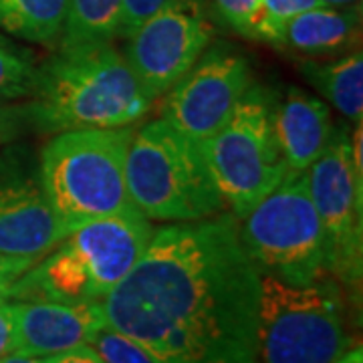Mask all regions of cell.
Listing matches in <instances>:
<instances>
[{
	"instance_id": "obj_1",
	"label": "cell",
	"mask_w": 363,
	"mask_h": 363,
	"mask_svg": "<svg viewBox=\"0 0 363 363\" xmlns=\"http://www.w3.org/2000/svg\"><path fill=\"white\" fill-rule=\"evenodd\" d=\"M260 277L233 214L166 224L101 301L157 363H257Z\"/></svg>"
},
{
	"instance_id": "obj_2",
	"label": "cell",
	"mask_w": 363,
	"mask_h": 363,
	"mask_svg": "<svg viewBox=\"0 0 363 363\" xmlns=\"http://www.w3.org/2000/svg\"><path fill=\"white\" fill-rule=\"evenodd\" d=\"M28 99L30 125L52 135L69 130L131 128L154 105L113 40L59 47L55 57L37 67Z\"/></svg>"
},
{
	"instance_id": "obj_3",
	"label": "cell",
	"mask_w": 363,
	"mask_h": 363,
	"mask_svg": "<svg viewBox=\"0 0 363 363\" xmlns=\"http://www.w3.org/2000/svg\"><path fill=\"white\" fill-rule=\"evenodd\" d=\"M154 224L138 208L75 226L16 281L9 301H104L138 264Z\"/></svg>"
},
{
	"instance_id": "obj_4",
	"label": "cell",
	"mask_w": 363,
	"mask_h": 363,
	"mask_svg": "<svg viewBox=\"0 0 363 363\" xmlns=\"http://www.w3.org/2000/svg\"><path fill=\"white\" fill-rule=\"evenodd\" d=\"M131 128L55 133L39 157L40 184L57 218L71 233L83 222L131 210L128 150Z\"/></svg>"
},
{
	"instance_id": "obj_5",
	"label": "cell",
	"mask_w": 363,
	"mask_h": 363,
	"mask_svg": "<svg viewBox=\"0 0 363 363\" xmlns=\"http://www.w3.org/2000/svg\"><path fill=\"white\" fill-rule=\"evenodd\" d=\"M259 277L257 363H333L350 350V297L333 277L307 285Z\"/></svg>"
},
{
	"instance_id": "obj_6",
	"label": "cell",
	"mask_w": 363,
	"mask_h": 363,
	"mask_svg": "<svg viewBox=\"0 0 363 363\" xmlns=\"http://www.w3.org/2000/svg\"><path fill=\"white\" fill-rule=\"evenodd\" d=\"M125 172L131 202L147 220L198 222L226 208L200 145L164 117L133 131Z\"/></svg>"
},
{
	"instance_id": "obj_7",
	"label": "cell",
	"mask_w": 363,
	"mask_h": 363,
	"mask_svg": "<svg viewBox=\"0 0 363 363\" xmlns=\"http://www.w3.org/2000/svg\"><path fill=\"white\" fill-rule=\"evenodd\" d=\"M238 236L257 269L285 283L307 285L327 274V238L307 172L289 169L238 220Z\"/></svg>"
},
{
	"instance_id": "obj_8",
	"label": "cell",
	"mask_w": 363,
	"mask_h": 363,
	"mask_svg": "<svg viewBox=\"0 0 363 363\" xmlns=\"http://www.w3.org/2000/svg\"><path fill=\"white\" fill-rule=\"evenodd\" d=\"M272 99L274 95L252 83L230 119L206 142L198 143L210 178L236 220L289 172L272 130Z\"/></svg>"
},
{
	"instance_id": "obj_9",
	"label": "cell",
	"mask_w": 363,
	"mask_h": 363,
	"mask_svg": "<svg viewBox=\"0 0 363 363\" xmlns=\"http://www.w3.org/2000/svg\"><path fill=\"white\" fill-rule=\"evenodd\" d=\"M307 184L327 238V274L351 301L362 293L363 166L351 152L345 128L333 131L325 152L307 169Z\"/></svg>"
},
{
	"instance_id": "obj_10",
	"label": "cell",
	"mask_w": 363,
	"mask_h": 363,
	"mask_svg": "<svg viewBox=\"0 0 363 363\" xmlns=\"http://www.w3.org/2000/svg\"><path fill=\"white\" fill-rule=\"evenodd\" d=\"M212 33L200 0H168L128 37L125 59L156 101L196 65Z\"/></svg>"
},
{
	"instance_id": "obj_11",
	"label": "cell",
	"mask_w": 363,
	"mask_h": 363,
	"mask_svg": "<svg viewBox=\"0 0 363 363\" xmlns=\"http://www.w3.org/2000/svg\"><path fill=\"white\" fill-rule=\"evenodd\" d=\"M252 85V69L245 55L216 45L164 95V119L202 143L230 119L242 95Z\"/></svg>"
},
{
	"instance_id": "obj_12",
	"label": "cell",
	"mask_w": 363,
	"mask_h": 363,
	"mask_svg": "<svg viewBox=\"0 0 363 363\" xmlns=\"http://www.w3.org/2000/svg\"><path fill=\"white\" fill-rule=\"evenodd\" d=\"M67 234L45 196L39 162L23 150L0 152V255L40 259Z\"/></svg>"
},
{
	"instance_id": "obj_13",
	"label": "cell",
	"mask_w": 363,
	"mask_h": 363,
	"mask_svg": "<svg viewBox=\"0 0 363 363\" xmlns=\"http://www.w3.org/2000/svg\"><path fill=\"white\" fill-rule=\"evenodd\" d=\"M11 309L16 353L28 357H51L89 345L93 335L107 325L101 301H11Z\"/></svg>"
},
{
	"instance_id": "obj_14",
	"label": "cell",
	"mask_w": 363,
	"mask_h": 363,
	"mask_svg": "<svg viewBox=\"0 0 363 363\" xmlns=\"http://www.w3.org/2000/svg\"><path fill=\"white\" fill-rule=\"evenodd\" d=\"M272 130L286 168L307 172L321 156L335 131L329 105L298 87L272 99Z\"/></svg>"
},
{
	"instance_id": "obj_15",
	"label": "cell",
	"mask_w": 363,
	"mask_h": 363,
	"mask_svg": "<svg viewBox=\"0 0 363 363\" xmlns=\"http://www.w3.org/2000/svg\"><path fill=\"white\" fill-rule=\"evenodd\" d=\"M362 40V4L317 6L293 16L281 28L277 47L307 57H337L357 51Z\"/></svg>"
},
{
	"instance_id": "obj_16",
	"label": "cell",
	"mask_w": 363,
	"mask_h": 363,
	"mask_svg": "<svg viewBox=\"0 0 363 363\" xmlns=\"http://www.w3.org/2000/svg\"><path fill=\"white\" fill-rule=\"evenodd\" d=\"M298 73L353 125L363 121V55L351 51L331 61H303Z\"/></svg>"
},
{
	"instance_id": "obj_17",
	"label": "cell",
	"mask_w": 363,
	"mask_h": 363,
	"mask_svg": "<svg viewBox=\"0 0 363 363\" xmlns=\"http://www.w3.org/2000/svg\"><path fill=\"white\" fill-rule=\"evenodd\" d=\"M69 0H0V28L43 47L57 45L65 30Z\"/></svg>"
},
{
	"instance_id": "obj_18",
	"label": "cell",
	"mask_w": 363,
	"mask_h": 363,
	"mask_svg": "<svg viewBox=\"0 0 363 363\" xmlns=\"http://www.w3.org/2000/svg\"><path fill=\"white\" fill-rule=\"evenodd\" d=\"M123 0H69L59 47L111 43L117 37Z\"/></svg>"
},
{
	"instance_id": "obj_19",
	"label": "cell",
	"mask_w": 363,
	"mask_h": 363,
	"mask_svg": "<svg viewBox=\"0 0 363 363\" xmlns=\"http://www.w3.org/2000/svg\"><path fill=\"white\" fill-rule=\"evenodd\" d=\"M37 77V65L30 52L16 47L0 35V99L28 97Z\"/></svg>"
},
{
	"instance_id": "obj_20",
	"label": "cell",
	"mask_w": 363,
	"mask_h": 363,
	"mask_svg": "<svg viewBox=\"0 0 363 363\" xmlns=\"http://www.w3.org/2000/svg\"><path fill=\"white\" fill-rule=\"evenodd\" d=\"M105 363H157V359L135 339L113 327H101L89 343Z\"/></svg>"
},
{
	"instance_id": "obj_21",
	"label": "cell",
	"mask_w": 363,
	"mask_h": 363,
	"mask_svg": "<svg viewBox=\"0 0 363 363\" xmlns=\"http://www.w3.org/2000/svg\"><path fill=\"white\" fill-rule=\"evenodd\" d=\"M323 4V0H260L262 23H260L259 40L277 45L281 28L285 26L286 21Z\"/></svg>"
},
{
	"instance_id": "obj_22",
	"label": "cell",
	"mask_w": 363,
	"mask_h": 363,
	"mask_svg": "<svg viewBox=\"0 0 363 363\" xmlns=\"http://www.w3.org/2000/svg\"><path fill=\"white\" fill-rule=\"evenodd\" d=\"M214 9L226 25L247 39L259 40L262 6L260 0H212Z\"/></svg>"
},
{
	"instance_id": "obj_23",
	"label": "cell",
	"mask_w": 363,
	"mask_h": 363,
	"mask_svg": "<svg viewBox=\"0 0 363 363\" xmlns=\"http://www.w3.org/2000/svg\"><path fill=\"white\" fill-rule=\"evenodd\" d=\"M30 125L26 104L18 105L13 99H0V145L16 142Z\"/></svg>"
},
{
	"instance_id": "obj_24",
	"label": "cell",
	"mask_w": 363,
	"mask_h": 363,
	"mask_svg": "<svg viewBox=\"0 0 363 363\" xmlns=\"http://www.w3.org/2000/svg\"><path fill=\"white\" fill-rule=\"evenodd\" d=\"M168 0H123L121 2V21H119L117 37L128 39L147 16H152Z\"/></svg>"
},
{
	"instance_id": "obj_25",
	"label": "cell",
	"mask_w": 363,
	"mask_h": 363,
	"mask_svg": "<svg viewBox=\"0 0 363 363\" xmlns=\"http://www.w3.org/2000/svg\"><path fill=\"white\" fill-rule=\"evenodd\" d=\"M39 259H26V257H11L0 255V301H9V293L13 285L25 274Z\"/></svg>"
},
{
	"instance_id": "obj_26",
	"label": "cell",
	"mask_w": 363,
	"mask_h": 363,
	"mask_svg": "<svg viewBox=\"0 0 363 363\" xmlns=\"http://www.w3.org/2000/svg\"><path fill=\"white\" fill-rule=\"evenodd\" d=\"M16 353L14 319L11 301H0V359Z\"/></svg>"
},
{
	"instance_id": "obj_27",
	"label": "cell",
	"mask_w": 363,
	"mask_h": 363,
	"mask_svg": "<svg viewBox=\"0 0 363 363\" xmlns=\"http://www.w3.org/2000/svg\"><path fill=\"white\" fill-rule=\"evenodd\" d=\"M43 359L47 363H105L91 345H81L75 350L57 353L51 357H43Z\"/></svg>"
},
{
	"instance_id": "obj_28",
	"label": "cell",
	"mask_w": 363,
	"mask_h": 363,
	"mask_svg": "<svg viewBox=\"0 0 363 363\" xmlns=\"http://www.w3.org/2000/svg\"><path fill=\"white\" fill-rule=\"evenodd\" d=\"M333 363H363V350L359 345L357 347H351L345 353H341Z\"/></svg>"
},
{
	"instance_id": "obj_29",
	"label": "cell",
	"mask_w": 363,
	"mask_h": 363,
	"mask_svg": "<svg viewBox=\"0 0 363 363\" xmlns=\"http://www.w3.org/2000/svg\"><path fill=\"white\" fill-rule=\"evenodd\" d=\"M0 363H47L43 357H28V355H21V353H13L2 357Z\"/></svg>"
},
{
	"instance_id": "obj_30",
	"label": "cell",
	"mask_w": 363,
	"mask_h": 363,
	"mask_svg": "<svg viewBox=\"0 0 363 363\" xmlns=\"http://www.w3.org/2000/svg\"><path fill=\"white\" fill-rule=\"evenodd\" d=\"M329 6H351V4H362V0H323Z\"/></svg>"
}]
</instances>
